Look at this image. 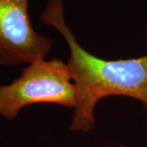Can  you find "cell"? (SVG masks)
<instances>
[{
	"instance_id": "6da1fadb",
	"label": "cell",
	"mask_w": 147,
	"mask_h": 147,
	"mask_svg": "<svg viewBox=\"0 0 147 147\" xmlns=\"http://www.w3.org/2000/svg\"><path fill=\"white\" fill-rule=\"evenodd\" d=\"M40 18L46 26L57 30L70 51L67 65L79 90L71 131L93 130L95 109L99 101L110 96L139 100L147 113V54L138 58L108 61L88 53L79 44L65 21L63 0H49Z\"/></svg>"
},
{
	"instance_id": "3957f363",
	"label": "cell",
	"mask_w": 147,
	"mask_h": 147,
	"mask_svg": "<svg viewBox=\"0 0 147 147\" xmlns=\"http://www.w3.org/2000/svg\"><path fill=\"white\" fill-rule=\"evenodd\" d=\"M29 0H0V65L15 67L46 59L51 38L34 30L28 11Z\"/></svg>"
},
{
	"instance_id": "7a4b0ae2",
	"label": "cell",
	"mask_w": 147,
	"mask_h": 147,
	"mask_svg": "<svg viewBox=\"0 0 147 147\" xmlns=\"http://www.w3.org/2000/svg\"><path fill=\"white\" fill-rule=\"evenodd\" d=\"M78 96L67 63L59 59H38L28 64L11 84L0 85V116L14 120L23 108L36 103L74 109Z\"/></svg>"
},
{
	"instance_id": "277c9868",
	"label": "cell",
	"mask_w": 147,
	"mask_h": 147,
	"mask_svg": "<svg viewBox=\"0 0 147 147\" xmlns=\"http://www.w3.org/2000/svg\"><path fill=\"white\" fill-rule=\"evenodd\" d=\"M120 147H125L124 146H120Z\"/></svg>"
}]
</instances>
